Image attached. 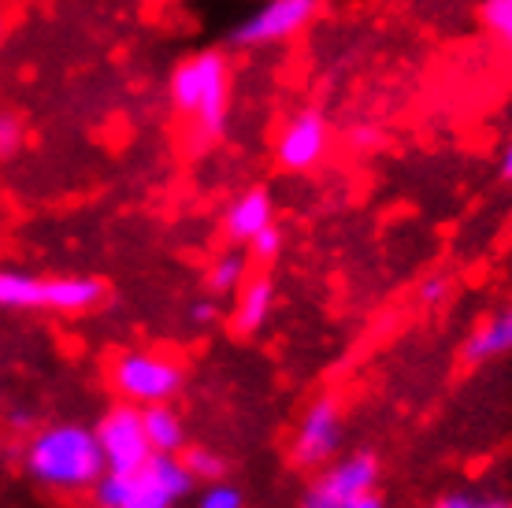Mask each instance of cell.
I'll return each instance as SVG.
<instances>
[{
    "mask_svg": "<svg viewBox=\"0 0 512 508\" xmlns=\"http://www.w3.org/2000/svg\"><path fill=\"white\" fill-rule=\"evenodd\" d=\"M97 442L104 453V471H138L145 460L153 457V445L145 438L141 408L119 401L97 420Z\"/></svg>",
    "mask_w": 512,
    "mask_h": 508,
    "instance_id": "8",
    "label": "cell"
},
{
    "mask_svg": "<svg viewBox=\"0 0 512 508\" xmlns=\"http://www.w3.org/2000/svg\"><path fill=\"white\" fill-rule=\"evenodd\" d=\"M501 178L512 182V134H509V141H505V149H501Z\"/></svg>",
    "mask_w": 512,
    "mask_h": 508,
    "instance_id": "27",
    "label": "cell"
},
{
    "mask_svg": "<svg viewBox=\"0 0 512 508\" xmlns=\"http://www.w3.org/2000/svg\"><path fill=\"white\" fill-rule=\"evenodd\" d=\"M275 223V201H271L268 190H245L238 193L227 212H223V234L231 238L234 245H249L260 234Z\"/></svg>",
    "mask_w": 512,
    "mask_h": 508,
    "instance_id": "10",
    "label": "cell"
},
{
    "mask_svg": "<svg viewBox=\"0 0 512 508\" xmlns=\"http://www.w3.org/2000/svg\"><path fill=\"white\" fill-rule=\"evenodd\" d=\"M342 508H386V501L379 497V490H368V494L353 497V501H349V505H342Z\"/></svg>",
    "mask_w": 512,
    "mask_h": 508,
    "instance_id": "24",
    "label": "cell"
},
{
    "mask_svg": "<svg viewBox=\"0 0 512 508\" xmlns=\"http://www.w3.org/2000/svg\"><path fill=\"white\" fill-rule=\"evenodd\" d=\"M245 279H249V253L231 249V253L216 256L205 275L208 297H234L245 286Z\"/></svg>",
    "mask_w": 512,
    "mask_h": 508,
    "instance_id": "15",
    "label": "cell"
},
{
    "mask_svg": "<svg viewBox=\"0 0 512 508\" xmlns=\"http://www.w3.org/2000/svg\"><path fill=\"white\" fill-rule=\"evenodd\" d=\"M245 253H249V260H256V264H271V260L282 253V230L271 223L268 230H260L253 242L245 245Z\"/></svg>",
    "mask_w": 512,
    "mask_h": 508,
    "instance_id": "19",
    "label": "cell"
},
{
    "mask_svg": "<svg viewBox=\"0 0 512 508\" xmlns=\"http://www.w3.org/2000/svg\"><path fill=\"white\" fill-rule=\"evenodd\" d=\"M375 141H379V130H372V127L353 130V145H357V149H364V145H375Z\"/></svg>",
    "mask_w": 512,
    "mask_h": 508,
    "instance_id": "26",
    "label": "cell"
},
{
    "mask_svg": "<svg viewBox=\"0 0 512 508\" xmlns=\"http://www.w3.org/2000/svg\"><path fill=\"white\" fill-rule=\"evenodd\" d=\"M23 141H26L23 123H19L15 115H0V160L19 153V149H23Z\"/></svg>",
    "mask_w": 512,
    "mask_h": 508,
    "instance_id": "20",
    "label": "cell"
},
{
    "mask_svg": "<svg viewBox=\"0 0 512 508\" xmlns=\"http://www.w3.org/2000/svg\"><path fill=\"white\" fill-rule=\"evenodd\" d=\"M12 427H23V431H26V427H30V416H26V412H15V416H12Z\"/></svg>",
    "mask_w": 512,
    "mask_h": 508,
    "instance_id": "28",
    "label": "cell"
},
{
    "mask_svg": "<svg viewBox=\"0 0 512 508\" xmlns=\"http://www.w3.org/2000/svg\"><path fill=\"white\" fill-rule=\"evenodd\" d=\"M449 286H453V282H449L446 275H431V279H423L420 297L427 301V305H442V301L449 297Z\"/></svg>",
    "mask_w": 512,
    "mask_h": 508,
    "instance_id": "22",
    "label": "cell"
},
{
    "mask_svg": "<svg viewBox=\"0 0 512 508\" xmlns=\"http://www.w3.org/2000/svg\"><path fill=\"white\" fill-rule=\"evenodd\" d=\"M141 423H145V438L153 445V453H182V445H186V423L171 408V401H164V405H145L141 408Z\"/></svg>",
    "mask_w": 512,
    "mask_h": 508,
    "instance_id": "14",
    "label": "cell"
},
{
    "mask_svg": "<svg viewBox=\"0 0 512 508\" xmlns=\"http://www.w3.org/2000/svg\"><path fill=\"white\" fill-rule=\"evenodd\" d=\"M320 12V0H264L231 30L234 49H268L297 38Z\"/></svg>",
    "mask_w": 512,
    "mask_h": 508,
    "instance_id": "6",
    "label": "cell"
},
{
    "mask_svg": "<svg viewBox=\"0 0 512 508\" xmlns=\"http://www.w3.org/2000/svg\"><path fill=\"white\" fill-rule=\"evenodd\" d=\"M464 364H490L501 356H512V305L487 316L461 345Z\"/></svg>",
    "mask_w": 512,
    "mask_h": 508,
    "instance_id": "12",
    "label": "cell"
},
{
    "mask_svg": "<svg viewBox=\"0 0 512 508\" xmlns=\"http://www.w3.org/2000/svg\"><path fill=\"white\" fill-rule=\"evenodd\" d=\"M346 438V420H342V405L334 397H316L305 408V416L297 420L294 438H290V460L301 471H316L331 464L342 449Z\"/></svg>",
    "mask_w": 512,
    "mask_h": 508,
    "instance_id": "5",
    "label": "cell"
},
{
    "mask_svg": "<svg viewBox=\"0 0 512 508\" xmlns=\"http://www.w3.org/2000/svg\"><path fill=\"white\" fill-rule=\"evenodd\" d=\"M475 508H512V497H505V494L475 497Z\"/></svg>",
    "mask_w": 512,
    "mask_h": 508,
    "instance_id": "25",
    "label": "cell"
},
{
    "mask_svg": "<svg viewBox=\"0 0 512 508\" xmlns=\"http://www.w3.org/2000/svg\"><path fill=\"white\" fill-rule=\"evenodd\" d=\"M431 508H475V497L472 494H461V490H453V494H442Z\"/></svg>",
    "mask_w": 512,
    "mask_h": 508,
    "instance_id": "23",
    "label": "cell"
},
{
    "mask_svg": "<svg viewBox=\"0 0 512 508\" xmlns=\"http://www.w3.org/2000/svg\"><path fill=\"white\" fill-rule=\"evenodd\" d=\"M379 490V457L375 453H349L323 464L320 475L308 483L301 508H342L353 497Z\"/></svg>",
    "mask_w": 512,
    "mask_h": 508,
    "instance_id": "7",
    "label": "cell"
},
{
    "mask_svg": "<svg viewBox=\"0 0 512 508\" xmlns=\"http://www.w3.org/2000/svg\"><path fill=\"white\" fill-rule=\"evenodd\" d=\"M112 390L127 405H164L175 401L186 386V368L175 353L167 349H127L112 360Z\"/></svg>",
    "mask_w": 512,
    "mask_h": 508,
    "instance_id": "4",
    "label": "cell"
},
{
    "mask_svg": "<svg viewBox=\"0 0 512 508\" xmlns=\"http://www.w3.org/2000/svg\"><path fill=\"white\" fill-rule=\"evenodd\" d=\"M186 316H190L193 327H212V323H216V319H219V305H216V297H201V301H193L190 312H186Z\"/></svg>",
    "mask_w": 512,
    "mask_h": 508,
    "instance_id": "21",
    "label": "cell"
},
{
    "mask_svg": "<svg viewBox=\"0 0 512 508\" xmlns=\"http://www.w3.org/2000/svg\"><path fill=\"white\" fill-rule=\"evenodd\" d=\"M0 30H4V23H0Z\"/></svg>",
    "mask_w": 512,
    "mask_h": 508,
    "instance_id": "30",
    "label": "cell"
},
{
    "mask_svg": "<svg viewBox=\"0 0 512 508\" xmlns=\"http://www.w3.org/2000/svg\"><path fill=\"white\" fill-rule=\"evenodd\" d=\"M23 471L45 490L82 494L104 475V453L93 427L82 423H52L30 434L23 449Z\"/></svg>",
    "mask_w": 512,
    "mask_h": 508,
    "instance_id": "1",
    "label": "cell"
},
{
    "mask_svg": "<svg viewBox=\"0 0 512 508\" xmlns=\"http://www.w3.org/2000/svg\"><path fill=\"white\" fill-rule=\"evenodd\" d=\"M193 490L179 453H153L138 471H104L93 483L97 508H175Z\"/></svg>",
    "mask_w": 512,
    "mask_h": 508,
    "instance_id": "3",
    "label": "cell"
},
{
    "mask_svg": "<svg viewBox=\"0 0 512 508\" xmlns=\"http://www.w3.org/2000/svg\"><path fill=\"white\" fill-rule=\"evenodd\" d=\"M271 308H275V282L268 275H256V279H245V286L234 293V308H231V331L238 338H249V334L264 331L271 319Z\"/></svg>",
    "mask_w": 512,
    "mask_h": 508,
    "instance_id": "11",
    "label": "cell"
},
{
    "mask_svg": "<svg viewBox=\"0 0 512 508\" xmlns=\"http://www.w3.org/2000/svg\"><path fill=\"white\" fill-rule=\"evenodd\" d=\"M479 15H483V26H487L490 38L512 56V0H483Z\"/></svg>",
    "mask_w": 512,
    "mask_h": 508,
    "instance_id": "17",
    "label": "cell"
},
{
    "mask_svg": "<svg viewBox=\"0 0 512 508\" xmlns=\"http://www.w3.org/2000/svg\"><path fill=\"white\" fill-rule=\"evenodd\" d=\"M179 460L186 464V471L193 475V483H216L227 475V460L219 457L216 449H208V445H182Z\"/></svg>",
    "mask_w": 512,
    "mask_h": 508,
    "instance_id": "16",
    "label": "cell"
},
{
    "mask_svg": "<svg viewBox=\"0 0 512 508\" xmlns=\"http://www.w3.org/2000/svg\"><path fill=\"white\" fill-rule=\"evenodd\" d=\"M49 312V279L30 271H0V312Z\"/></svg>",
    "mask_w": 512,
    "mask_h": 508,
    "instance_id": "13",
    "label": "cell"
},
{
    "mask_svg": "<svg viewBox=\"0 0 512 508\" xmlns=\"http://www.w3.org/2000/svg\"><path fill=\"white\" fill-rule=\"evenodd\" d=\"M197 508H245V494L234 483H205L201 497H197Z\"/></svg>",
    "mask_w": 512,
    "mask_h": 508,
    "instance_id": "18",
    "label": "cell"
},
{
    "mask_svg": "<svg viewBox=\"0 0 512 508\" xmlns=\"http://www.w3.org/2000/svg\"><path fill=\"white\" fill-rule=\"evenodd\" d=\"M331 153V127L320 112H297L275 138V164L282 171H312Z\"/></svg>",
    "mask_w": 512,
    "mask_h": 508,
    "instance_id": "9",
    "label": "cell"
},
{
    "mask_svg": "<svg viewBox=\"0 0 512 508\" xmlns=\"http://www.w3.org/2000/svg\"><path fill=\"white\" fill-rule=\"evenodd\" d=\"M171 108L179 115L190 138L197 145L212 141L227 130V112H231V67L223 52H197L186 64L175 67L171 75Z\"/></svg>",
    "mask_w": 512,
    "mask_h": 508,
    "instance_id": "2",
    "label": "cell"
},
{
    "mask_svg": "<svg viewBox=\"0 0 512 508\" xmlns=\"http://www.w3.org/2000/svg\"><path fill=\"white\" fill-rule=\"evenodd\" d=\"M0 457H4V442H0Z\"/></svg>",
    "mask_w": 512,
    "mask_h": 508,
    "instance_id": "29",
    "label": "cell"
}]
</instances>
